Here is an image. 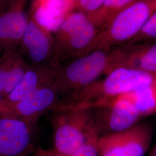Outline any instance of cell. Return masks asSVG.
Segmentation results:
<instances>
[{
	"instance_id": "1",
	"label": "cell",
	"mask_w": 156,
	"mask_h": 156,
	"mask_svg": "<svg viewBox=\"0 0 156 156\" xmlns=\"http://www.w3.org/2000/svg\"><path fill=\"white\" fill-rule=\"evenodd\" d=\"M156 82V73L117 68L101 80L77 90L68 96L72 105L93 106L114 97L142 89Z\"/></svg>"
},
{
	"instance_id": "2",
	"label": "cell",
	"mask_w": 156,
	"mask_h": 156,
	"mask_svg": "<svg viewBox=\"0 0 156 156\" xmlns=\"http://www.w3.org/2000/svg\"><path fill=\"white\" fill-rule=\"evenodd\" d=\"M50 122L53 149L62 156H71L95 131L93 108L75 105L53 112Z\"/></svg>"
},
{
	"instance_id": "3",
	"label": "cell",
	"mask_w": 156,
	"mask_h": 156,
	"mask_svg": "<svg viewBox=\"0 0 156 156\" xmlns=\"http://www.w3.org/2000/svg\"><path fill=\"white\" fill-rule=\"evenodd\" d=\"M113 69L112 50H93L57 71L53 86L60 95H68L98 80Z\"/></svg>"
},
{
	"instance_id": "4",
	"label": "cell",
	"mask_w": 156,
	"mask_h": 156,
	"mask_svg": "<svg viewBox=\"0 0 156 156\" xmlns=\"http://www.w3.org/2000/svg\"><path fill=\"white\" fill-rule=\"evenodd\" d=\"M156 11V0H136L113 18L95 50L110 49L130 41Z\"/></svg>"
},
{
	"instance_id": "5",
	"label": "cell",
	"mask_w": 156,
	"mask_h": 156,
	"mask_svg": "<svg viewBox=\"0 0 156 156\" xmlns=\"http://www.w3.org/2000/svg\"><path fill=\"white\" fill-rule=\"evenodd\" d=\"M153 126L138 122L120 132L99 136V156H144L151 147Z\"/></svg>"
},
{
	"instance_id": "6",
	"label": "cell",
	"mask_w": 156,
	"mask_h": 156,
	"mask_svg": "<svg viewBox=\"0 0 156 156\" xmlns=\"http://www.w3.org/2000/svg\"><path fill=\"white\" fill-rule=\"evenodd\" d=\"M91 108L95 127L100 136L126 130L142 119L134 104L124 95Z\"/></svg>"
},
{
	"instance_id": "7",
	"label": "cell",
	"mask_w": 156,
	"mask_h": 156,
	"mask_svg": "<svg viewBox=\"0 0 156 156\" xmlns=\"http://www.w3.org/2000/svg\"><path fill=\"white\" fill-rule=\"evenodd\" d=\"M37 124L0 116V156H30L36 147Z\"/></svg>"
},
{
	"instance_id": "8",
	"label": "cell",
	"mask_w": 156,
	"mask_h": 156,
	"mask_svg": "<svg viewBox=\"0 0 156 156\" xmlns=\"http://www.w3.org/2000/svg\"><path fill=\"white\" fill-rule=\"evenodd\" d=\"M60 95L53 84L43 87L6 108L0 116L15 117L37 124L41 116L57 108L61 100Z\"/></svg>"
},
{
	"instance_id": "9",
	"label": "cell",
	"mask_w": 156,
	"mask_h": 156,
	"mask_svg": "<svg viewBox=\"0 0 156 156\" xmlns=\"http://www.w3.org/2000/svg\"><path fill=\"white\" fill-rule=\"evenodd\" d=\"M112 54L113 70L128 68L156 73V42L126 43L113 48Z\"/></svg>"
},
{
	"instance_id": "10",
	"label": "cell",
	"mask_w": 156,
	"mask_h": 156,
	"mask_svg": "<svg viewBox=\"0 0 156 156\" xmlns=\"http://www.w3.org/2000/svg\"><path fill=\"white\" fill-rule=\"evenodd\" d=\"M57 71L48 68L28 69L15 88L4 98L5 104L3 112L6 108L16 103L34 91L53 84Z\"/></svg>"
},
{
	"instance_id": "11",
	"label": "cell",
	"mask_w": 156,
	"mask_h": 156,
	"mask_svg": "<svg viewBox=\"0 0 156 156\" xmlns=\"http://www.w3.org/2000/svg\"><path fill=\"white\" fill-rule=\"evenodd\" d=\"M62 27L70 36L71 47L78 51L90 48L94 40V26L82 13H74L68 17L62 23Z\"/></svg>"
},
{
	"instance_id": "12",
	"label": "cell",
	"mask_w": 156,
	"mask_h": 156,
	"mask_svg": "<svg viewBox=\"0 0 156 156\" xmlns=\"http://www.w3.org/2000/svg\"><path fill=\"white\" fill-rule=\"evenodd\" d=\"M27 69L11 49H6L0 58V93L4 98L15 88Z\"/></svg>"
},
{
	"instance_id": "13",
	"label": "cell",
	"mask_w": 156,
	"mask_h": 156,
	"mask_svg": "<svg viewBox=\"0 0 156 156\" xmlns=\"http://www.w3.org/2000/svg\"><path fill=\"white\" fill-rule=\"evenodd\" d=\"M27 27L26 19L22 12L10 11L0 16V45L5 46L23 37Z\"/></svg>"
},
{
	"instance_id": "14",
	"label": "cell",
	"mask_w": 156,
	"mask_h": 156,
	"mask_svg": "<svg viewBox=\"0 0 156 156\" xmlns=\"http://www.w3.org/2000/svg\"><path fill=\"white\" fill-rule=\"evenodd\" d=\"M22 38L23 45L34 62H42L48 57L50 49L49 41L34 23H30L27 26Z\"/></svg>"
},
{
	"instance_id": "15",
	"label": "cell",
	"mask_w": 156,
	"mask_h": 156,
	"mask_svg": "<svg viewBox=\"0 0 156 156\" xmlns=\"http://www.w3.org/2000/svg\"><path fill=\"white\" fill-rule=\"evenodd\" d=\"M123 95L131 101L142 119L156 115V82L142 89Z\"/></svg>"
},
{
	"instance_id": "16",
	"label": "cell",
	"mask_w": 156,
	"mask_h": 156,
	"mask_svg": "<svg viewBox=\"0 0 156 156\" xmlns=\"http://www.w3.org/2000/svg\"><path fill=\"white\" fill-rule=\"evenodd\" d=\"M35 16L41 26L50 31H56L64 22V15L50 10L45 6L39 8Z\"/></svg>"
},
{
	"instance_id": "17",
	"label": "cell",
	"mask_w": 156,
	"mask_h": 156,
	"mask_svg": "<svg viewBox=\"0 0 156 156\" xmlns=\"http://www.w3.org/2000/svg\"><path fill=\"white\" fill-rule=\"evenodd\" d=\"M156 42V11L150 17L142 28L127 43Z\"/></svg>"
},
{
	"instance_id": "18",
	"label": "cell",
	"mask_w": 156,
	"mask_h": 156,
	"mask_svg": "<svg viewBox=\"0 0 156 156\" xmlns=\"http://www.w3.org/2000/svg\"><path fill=\"white\" fill-rule=\"evenodd\" d=\"M136 0H105L101 8L104 15L111 18V22L119 13Z\"/></svg>"
},
{
	"instance_id": "19",
	"label": "cell",
	"mask_w": 156,
	"mask_h": 156,
	"mask_svg": "<svg viewBox=\"0 0 156 156\" xmlns=\"http://www.w3.org/2000/svg\"><path fill=\"white\" fill-rule=\"evenodd\" d=\"M99 134L97 131L90 135L87 141L71 156H99L98 140Z\"/></svg>"
},
{
	"instance_id": "20",
	"label": "cell",
	"mask_w": 156,
	"mask_h": 156,
	"mask_svg": "<svg viewBox=\"0 0 156 156\" xmlns=\"http://www.w3.org/2000/svg\"><path fill=\"white\" fill-rule=\"evenodd\" d=\"M45 6L50 10L64 15L68 7L67 0H48Z\"/></svg>"
},
{
	"instance_id": "21",
	"label": "cell",
	"mask_w": 156,
	"mask_h": 156,
	"mask_svg": "<svg viewBox=\"0 0 156 156\" xmlns=\"http://www.w3.org/2000/svg\"><path fill=\"white\" fill-rule=\"evenodd\" d=\"M105 0H80V4L87 11L94 12L99 9Z\"/></svg>"
},
{
	"instance_id": "22",
	"label": "cell",
	"mask_w": 156,
	"mask_h": 156,
	"mask_svg": "<svg viewBox=\"0 0 156 156\" xmlns=\"http://www.w3.org/2000/svg\"><path fill=\"white\" fill-rule=\"evenodd\" d=\"M30 156H62L53 149H46L38 146Z\"/></svg>"
},
{
	"instance_id": "23",
	"label": "cell",
	"mask_w": 156,
	"mask_h": 156,
	"mask_svg": "<svg viewBox=\"0 0 156 156\" xmlns=\"http://www.w3.org/2000/svg\"><path fill=\"white\" fill-rule=\"evenodd\" d=\"M4 104H5V100L4 97L0 93V115L2 114V112L4 111Z\"/></svg>"
},
{
	"instance_id": "24",
	"label": "cell",
	"mask_w": 156,
	"mask_h": 156,
	"mask_svg": "<svg viewBox=\"0 0 156 156\" xmlns=\"http://www.w3.org/2000/svg\"><path fill=\"white\" fill-rule=\"evenodd\" d=\"M149 156H156V144L151 149Z\"/></svg>"
}]
</instances>
